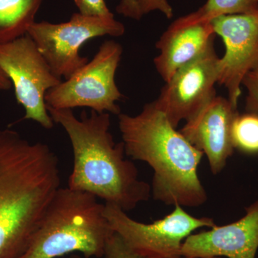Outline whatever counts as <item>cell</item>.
<instances>
[{"instance_id":"44dd1931","label":"cell","mask_w":258,"mask_h":258,"mask_svg":"<svg viewBox=\"0 0 258 258\" xmlns=\"http://www.w3.org/2000/svg\"><path fill=\"white\" fill-rule=\"evenodd\" d=\"M116 12L125 18L136 20H141L142 18L134 0H120L119 4L117 5Z\"/></svg>"},{"instance_id":"ac0fdd59","label":"cell","mask_w":258,"mask_h":258,"mask_svg":"<svg viewBox=\"0 0 258 258\" xmlns=\"http://www.w3.org/2000/svg\"><path fill=\"white\" fill-rule=\"evenodd\" d=\"M103 258H145L129 248L118 234H113L107 242Z\"/></svg>"},{"instance_id":"52a82bcc","label":"cell","mask_w":258,"mask_h":258,"mask_svg":"<svg viewBox=\"0 0 258 258\" xmlns=\"http://www.w3.org/2000/svg\"><path fill=\"white\" fill-rule=\"evenodd\" d=\"M167 216L146 224L131 218L118 207L105 204V215L112 230L135 253L145 258L181 257L184 240L195 230L212 228L216 224L210 217L191 216L175 205Z\"/></svg>"},{"instance_id":"277c9868","label":"cell","mask_w":258,"mask_h":258,"mask_svg":"<svg viewBox=\"0 0 258 258\" xmlns=\"http://www.w3.org/2000/svg\"><path fill=\"white\" fill-rule=\"evenodd\" d=\"M104 211L105 205L94 195L59 188L19 258H58L75 252L86 258L103 257L114 233Z\"/></svg>"},{"instance_id":"7402d4cb","label":"cell","mask_w":258,"mask_h":258,"mask_svg":"<svg viewBox=\"0 0 258 258\" xmlns=\"http://www.w3.org/2000/svg\"><path fill=\"white\" fill-rule=\"evenodd\" d=\"M12 86L13 85H12L11 81L0 68V91H8Z\"/></svg>"},{"instance_id":"5b68a950","label":"cell","mask_w":258,"mask_h":258,"mask_svg":"<svg viewBox=\"0 0 258 258\" xmlns=\"http://www.w3.org/2000/svg\"><path fill=\"white\" fill-rule=\"evenodd\" d=\"M123 48L113 40L103 42L92 59L69 79L50 88L45 94L47 106L57 109L86 107L97 113L119 115L116 102L124 98L115 76Z\"/></svg>"},{"instance_id":"8fae6325","label":"cell","mask_w":258,"mask_h":258,"mask_svg":"<svg viewBox=\"0 0 258 258\" xmlns=\"http://www.w3.org/2000/svg\"><path fill=\"white\" fill-rule=\"evenodd\" d=\"M238 113L228 98L215 96L179 131L207 156L213 174L221 172L233 154L232 127Z\"/></svg>"},{"instance_id":"d6986e66","label":"cell","mask_w":258,"mask_h":258,"mask_svg":"<svg viewBox=\"0 0 258 258\" xmlns=\"http://www.w3.org/2000/svg\"><path fill=\"white\" fill-rule=\"evenodd\" d=\"M242 86L247 91L246 111L258 114V71H252L246 75Z\"/></svg>"},{"instance_id":"e0dca14e","label":"cell","mask_w":258,"mask_h":258,"mask_svg":"<svg viewBox=\"0 0 258 258\" xmlns=\"http://www.w3.org/2000/svg\"><path fill=\"white\" fill-rule=\"evenodd\" d=\"M79 13L86 16L114 18L105 0H74Z\"/></svg>"},{"instance_id":"d4e9b609","label":"cell","mask_w":258,"mask_h":258,"mask_svg":"<svg viewBox=\"0 0 258 258\" xmlns=\"http://www.w3.org/2000/svg\"><path fill=\"white\" fill-rule=\"evenodd\" d=\"M206 258H221V257H206Z\"/></svg>"},{"instance_id":"4fadbf2b","label":"cell","mask_w":258,"mask_h":258,"mask_svg":"<svg viewBox=\"0 0 258 258\" xmlns=\"http://www.w3.org/2000/svg\"><path fill=\"white\" fill-rule=\"evenodd\" d=\"M216 35L212 21L195 12L176 19L156 43L160 52L154 60L157 72L168 82L178 70L201 55Z\"/></svg>"},{"instance_id":"ba28073f","label":"cell","mask_w":258,"mask_h":258,"mask_svg":"<svg viewBox=\"0 0 258 258\" xmlns=\"http://www.w3.org/2000/svg\"><path fill=\"white\" fill-rule=\"evenodd\" d=\"M0 68L11 81L17 101L25 108L23 119L52 128L54 121L47 109L45 94L62 80L52 72L28 34L0 45Z\"/></svg>"},{"instance_id":"2e32d148","label":"cell","mask_w":258,"mask_h":258,"mask_svg":"<svg viewBox=\"0 0 258 258\" xmlns=\"http://www.w3.org/2000/svg\"><path fill=\"white\" fill-rule=\"evenodd\" d=\"M258 10V0H208L197 10L204 20L212 21L222 15L243 14Z\"/></svg>"},{"instance_id":"cb8c5ba5","label":"cell","mask_w":258,"mask_h":258,"mask_svg":"<svg viewBox=\"0 0 258 258\" xmlns=\"http://www.w3.org/2000/svg\"><path fill=\"white\" fill-rule=\"evenodd\" d=\"M174 258H196V257H184V256H181V257H174Z\"/></svg>"},{"instance_id":"8992f818","label":"cell","mask_w":258,"mask_h":258,"mask_svg":"<svg viewBox=\"0 0 258 258\" xmlns=\"http://www.w3.org/2000/svg\"><path fill=\"white\" fill-rule=\"evenodd\" d=\"M124 32V25L114 18L86 16L79 13L66 23L35 22L27 34L52 72L66 80L88 62L87 57L80 54L86 42L105 35L120 37Z\"/></svg>"},{"instance_id":"3957f363","label":"cell","mask_w":258,"mask_h":258,"mask_svg":"<svg viewBox=\"0 0 258 258\" xmlns=\"http://www.w3.org/2000/svg\"><path fill=\"white\" fill-rule=\"evenodd\" d=\"M118 116L125 154L147 163L154 171V200L189 208L206 203L208 195L198 173L203 153L176 131L154 101L138 115Z\"/></svg>"},{"instance_id":"ffe728a7","label":"cell","mask_w":258,"mask_h":258,"mask_svg":"<svg viewBox=\"0 0 258 258\" xmlns=\"http://www.w3.org/2000/svg\"><path fill=\"white\" fill-rule=\"evenodd\" d=\"M141 16L154 11H159L166 18L171 19L174 15L173 8L167 0H134Z\"/></svg>"},{"instance_id":"9a60e30c","label":"cell","mask_w":258,"mask_h":258,"mask_svg":"<svg viewBox=\"0 0 258 258\" xmlns=\"http://www.w3.org/2000/svg\"><path fill=\"white\" fill-rule=\"evenodd\" d=\"M232 139L235 149L246 154H257L258 114L238 113L232 123Z\"/></svg>"},{"instance_id":"7a4b0ae2","label":"cell","mask_w":258,"mask_h":258,"mask_svg":"<svg viewBox=\"0 0 258 258\" xmlns=\"http://www.w3.org/2000/svg\"><path fill=\"white\" fill-rule=\"evenodd\" d=\"M47 109L72 146L74 166L68 187L91 194L125 212L149 200L152 186L139 179L135 164L125 159L123 142L115 143L110 113L83 111L79 118L72 109Z\"/></svg>"},{"instance_id":"5bb4252c","label":"cell","mask_w":258,"mask_h":258,"mask_svg":"<svg viewBox=\"0 0 258 258\" xmlns=\"http://www.w3.org/2000/svg\"><path fill=\"white\" fill-rule=\"evenodd\" d=\"M44 0H0V45L28 33Z\"/></svg>"},{"instance_id":"30bf717a","label":"cell","mask_w":258,"mask_h":258,"mask_svg":"<svg viewBox=\"0 0 258 258\" xmlns=\"http://www.w3.org/2000/svg\"><path fill=\"white\" fill-rule=\"evenodd\" d=\"M212 24L225 46V55L219 59L217 83L225 86L229 101L237 108L244 78L258 71V10L222 15Z\"/></svg>"},{"instance_id":"9c48e42d","label":"cell","mask_w":258,"mask_h":258,"mask_svg":"<svg viewBox=\"0 0 258 258\" xmlns=\"http://www.w3.org/2000/svg\"><path fill=\"white\" fill-rule=\"evenodd\" d=\"M219 59L212 42L201 55L178 70L161 89L154 104L174 128L181 120L193 118L216 96Z\"/></svg>"},{"instance_id":"603a6c76","label":"cell","mask_w":258,"mask_h":258,"mask_svg":"<svg viewBox=\"0 0 258 258\" xmlns=\"http://www.w3.org/2000/svg\"><path fill=\"white\" fill-rule=\"evenodd\" d=\"M66 258H86V257H83V255H79V254H72V255L69 256V257H66Z\"/></svg>"},{"instance_id":"6da1fadb","label":"cell","mask_w":258,"mask_h":258,"mask_svg":"<svg viewBox=\"0 0 258 258\" xmlns=\"http://www.w3.org/2000/svg\"><path fill=\"white\" fill-rule=\"evenodd\" d=\"M59 166L46 144L0 130V258H19L28 248L60 188Z\"/></svg>"},{"instance_id":"7c38bea8","label":"cell","mask_w":258,"mask_h":258,"mask_svg":"<svg viewBox=\"0 0 258 258\" xmlns=\"http://www.w3.org/2000/svg\"><path fill=\"white\" fill-rule=\"evenodd\" d=\"M257 249L258 200L237 221L191 234L182 244L181 256L256 258Z\"/></svg>"}]
</instances>
